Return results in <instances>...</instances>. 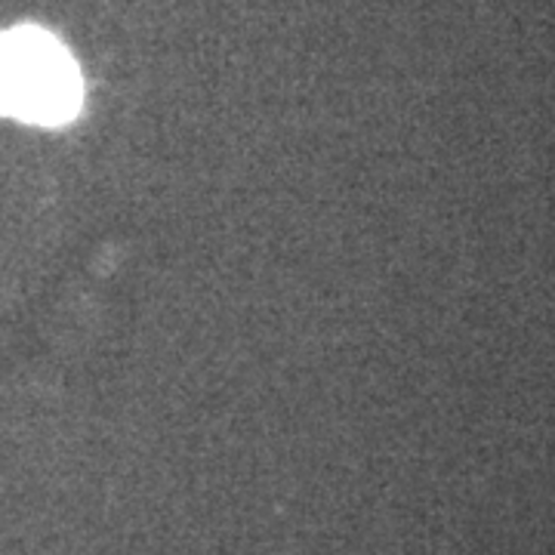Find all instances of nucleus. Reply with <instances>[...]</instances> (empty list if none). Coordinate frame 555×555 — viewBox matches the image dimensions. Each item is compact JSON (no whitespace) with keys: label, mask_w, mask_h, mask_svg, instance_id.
Masks as SVG:
<instances>
[{"label":"nucleus","mask_w":555,"mask_h":555,"mask_svg":"<svg viewBox=\"0 0 555 555\" xmlns=\"http://www.w3.org/2000/svg\"><path fill=\"white\" fill-rule=\"evenodd\" d=\"M80 75L60 40L40 28L0 35V108L28 124L56 127L78 115Z\"/></svg>","instance_id":"1"}]
</instances>
